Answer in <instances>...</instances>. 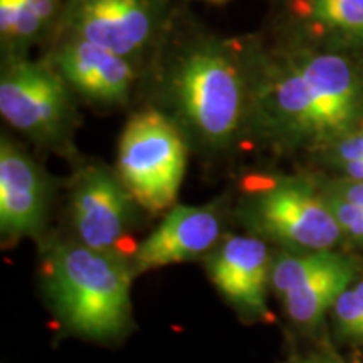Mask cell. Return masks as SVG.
I'll return each mask as SVG.
<instances>
[{
	"instance_id": "cell-1",
	"label": "cell",
	"mask_w": 363,
	"mask_h": 363,
	"mask_svg": "<svg viewBox=\"0 0 363 363\" xmlns=\"http://www.w3.org/2000/svg\"><path fill=\"white\" fill-rule=\"evenodd\" d=\"M135 106L163 113L190 150L229 155L252 147L247 35L217 33L179 2L170 29L143 71Z\"/></svg>"
},
{
	"instance_id": "cell-2",
	"label": "cell",
	"mask_w": 363,
	"mask_h": 363,
	"mask_svg": "<svg viewBox=\"0 0 363 363\" xmlns=\"http://www.w3.org/2000/svg\"><path fill=\"white\" fill-rule=\"evenodd\" d=\"M252 147L310 157L363 125V54L296 48L247 33Z\"/></svg>"
},
{
	"instance_id": "cell-3",
	"label": "cell",
	"mask_w": 363,
	"mask_h": 363,
	"mask_svg": "<svg viewBox=\"0 0 363 363\" xmlns=\"http://www.w3.org/2000/svg\"><path fill=\"white\" fill-rule=\"evenodd\" d=\"M133 274L126 257L78 240L54 242L45 252L49 301L62 323L84 338L113 340L128 330Z\"/></svg>"
},
{
	"instance_id": "cell-4",
	"label": "cell",
	"mask_w": 363,
	"mask_h": 363,
	"mask_svg": "<svg viewBox=\"0 0 363 363\" xmlns=\"http://www.w3.org/2000/svg\"><path fill=\"white\" fill-rule=\"evenodd\" d=\"M233 214L249 233L283 251H338L347 242L313 172H246Z\"/></svg>"
},
{
	"instance_id": "cell-5",
	"label": "cell",
	"mask_w": 363,
	"mask_h": 363,
	"mask_svg": "<svg viewBox=\"0 0 363 363\" xmlns=\"http://www.w3.org/2000/svg\"><path fill=\"white\" fill-rule=\"evenodd\" d=\"M81 103L40 56L0 57V115L34 147L66 160L79 155Z\"/></svg>"
},
{
	"instance_id": "cell-6",
	"label": "cell",
	"mask_w": 363,
	"mask_h": 363,
	"mask_svg": "<svg viewBox=\"0 0 363 363\" xmlns=\"http://www.w3.org/2000/svg\"><path fill=\"white\" fill-rule=\"evenodd\" d=\"M189 152L174 121L153 108L135 106L118 138L115 170L143 212L160 214L177 206Z\"/></svg>"
},
{
	"instance_id": "cell-7",
	"label": "cell",
	"mask_w": 363,
	"mask_h": 363,
	"mask_svg": "<svg viewBox=\"0 0 363 363\" xmlns=\"http://www.w3.org/2000/svg\"><path fill=\"white\" fill-rule=\"evenodd\" d=\"M67 182V212L76 240L94 251L135 256L133 233L142 207L115 169L78 155Z\"/></svg>"
},
{
	"instance_id": "cell-8",
	"label": "cell",
	"mask_w": 363,
	"mask_h": 363,
	"mask_svg": "<svg viewBox=\"0 0 363 363\" xmlns=\"http://www.w3.org/2000/svg\"><path fill=\"white\" fill-rule=\"evenodd\" d=\"M175 0H65L59 29L120 54L145 71L170 29Z\"/></svg>"
},
{
	"instance_id": "cell-9",
	"label": "cell",
	"mask_w": 363,
	"mask_h": 363,
	"mask_svg": "<svg viewBox=\"0 0 363 363\" xmlns=\"http://www.w3.org/2000/svg\"><path fill=\"white\" fill-rule=\"evenodd\" d=\"M38 56L61 76L81 106L96 113L133 108L143 71L130 59L62 29Z\"/></svg>"
},
{
	"instance_id": "cell-10",
	"label": "cell",
	"mask_w": 363,
	"mask_h": 363,
	"mask_svg": "<svg viewBox=\"0 0 363 363\" xmlns=\"http://www.w3.org/2000/svg\"><path fill=\"white\" fill-rule=\"evenodd\" d=\"M257 30L272 43L363 54V0H264Z\"/></svg>"
},
{
	"instance_id": "cell-11",
	"label": "cell",
	"mask_w": 363,
	"mask_h": 363,
	"mask_svg": "<svg viewBox=\"0 0 363 363\" xmlns=\"http://www.w3.org/2000/svg\"><path fill=\"white\" fill-rule=\"evenodd\" d=\"M54 184L29 150L0 135V233L4 240L39 239L49 220Z\"/></svg>"
},
{
	"instance_id": "cell-12",
	"label": "cell",
	"mask_w": 363,
	"mask_h": 363,
	"mask_svg": "<svg viewBox=\"0 0 363 363\" xmlns=\"http://www.w3.org/2000/svg\"><path fill=\"white\" fill-rule=\"evenodd\" d=\"M227 217L229 201L225 197L202 206L177 203L138 244L131 264L135 274L211 254L224 239Z\"/></svg>"
},
{
	"instance_id": "cell-13",
	"label": "cell",
	"mask_w": 363,
	"mask_h": 363,
	"mask_svg": "<svg viewBox=\"0 0 363 363\" xmlns=\"http://www.w3.org/2000/svg\"><path fill=\"white\" fill-rule=\"evenodd\" d=\"M272 259L267 240L256 234H225L207 259L216 288L247 316L267 315Z\"/></svg>"
},
{
	"instance_id": "cell-14",
	"label": "cell",
	"mask_w": 363,
	"mask_h": 363,
	"mask_svg": "<svg viewBox=\"0 0 363 363\" xmlns=\"http://www.w3.org/2000/svg\"><path fill=\"white\" fill-rule=\"evenodd\" d=\"M363 272L360 261L335 251L326 264L281 299L286 315L303 330L316 328L347 288Z\"/></svg>"
},
{
	"instance_id": "cell-15",
	"label": "cell",
	"mask_w": 363,
	"mask_h": 363,
	"mask_svg": "<svg viewBox=\"0 0 363 363\" xmlns=\"http://www.w3.org/2000/svg\"><path fill=\"white\" fill-rule=\"evenodd\" d=\"M65 13V0H0V57L43 52Z\"/></svg>"
},
{
	"instance_id": "cell-16",
	"label": "cell",
	"mask_w": 363,
	"mask_h": 363,
	"mask_svg": "<svg viewBox=\"0 0 363 363\" xmlns=\"http://www.w3.org/2000/svg\"><path fill=\"white\" fill-rule=\"evenodd\" d=\"M320 174L363 182V125L308 157Z\"/></svg>"
},
{
	"instance_id": "cell-17",
	"label": "cell",
	"mask_w": 363,
	"mask_h": 363,
	"mask_svg": "<svg viewBox=\"0 0 363 363\" xmlns=\"http://www.w3.org/2000/svg\"><path fill=\"white\" fill-rule=\"evenodd\" d=\"M331 315L340 337L363 345V272L337 299Z\"/></svg>"
},
{
	"instance_id": "cell-18",
	"label": "cell",
	"mask_w": 363,
	"mask_h": 363,
	"mask_svg": "<svg viewBox=\"0 0 363 363\" xmlns=\"http://www.w3.org/2000/svg\"><path fill=\"white\" fill-rule=\"evenodd\" d=\"M321 194H323L330 211L333 212L345 240L353 244V246L363 247V207L343 201L337 195L326 194L323 190H321Z\"/></svg>"
},
{
	"instance_id": "cell-19",
	"label": "cell",
	"mask_w": 363,
	"mask_h": 363,
	"mask_svg": "<svg viewBox=\"0 0 363 363\" xmlns=\"http://www.w3.org/2000/svg\"><path fill=\"white\" fill-rule=\"evenodd\" d=\"M293 363H337L333 358L325 357V355H310L305 358H299V360L293 362Z\"/></svg>"
},
{
	"instance_id": "cell-20",
	"label": "cell",
	"mask_w": 363,
	"mask_h": 363,
	"mask_svg": "<svg viewBox=\"0 0 363 363\" xmlns=\"http://www.w3.org/2000/svg\"><path fill=\"white\" fill-rule=\"evenodd\" d=\"M201 2L214 4V6H222V4H227V2H230V0H201Z\"/></svg>"
}]
</instances>
